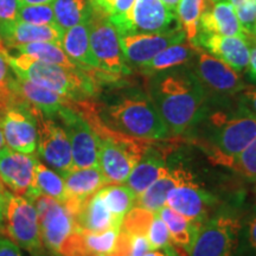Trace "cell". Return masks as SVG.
Listing matches in <instances>:
<instances>
[{
	"mask_svg": "<svg viewBox=\"0 0 256 256\" xmlns=\"http://www.w3.org/2000/svg\"><path fill=\"white\" fill-rule=\"evenodd\" d=\"M147 92L171 136L186 134L200 121L209 102L188 64L150 76Z\"/></svg>",
	"mask_w": 256,
	"mask_h": 256,
	"instance_id": "cell-1",
	"label": "cell"
},
{
	"mask_svg": "<svg viewBox=\"0 0 256 256\" xmlns=\"http://www.w3.org/2000/svg\"><path fill=\"white\" fill-rule=\"evenodd\" d=\"M214 164L229 168L256 138V115L238 102L235 107L210 108L186 133Z\"/></svg>",
	"mask_w": 256,
	"mask_h": 256,
	"instance_id": "cell-2",
	"label": "cell"
},
{
	"mask_svg": "<svg viewBox=\"0 0 256 256\" xmlns=\"http://www.w3.org/2000/svg\"><path fill=\"white\" fill-rule=\"evenodd\" d=\"M95 108L100 122L116 133L148 142L171 136L148 92L140 88L120 87Z\"/></svg>",
	"mask_w": 256,
	"mask_h": 256,
	"instance_id": "cell-3",
	"label": "cell"
},
{
	"mask_svg": "<svg viewBox=\"0 0 256 256\" xmlns=\"http://www.w3.org/2000/svg\"><path fill=\"white\" fill-rule=\"evenodd\" d=\"M6 60L19 78L30 80L74 101L92 100L98 92V82L87 70L42 62L22 54L12 56L8 52Z\"/></svg>",
	"mask_w": 256,
	"mask_h": 256,
	"instance_id": "cell-4",
	"label": "cell"
},
{
	"mask_svg": "<svg viewBox=\"0 0 256 256\" xmlns=\"http://www.w3.org/2000/svg\"><path fill=\"white\" fill-rule=\"evenodd\" d=\"M88 24L90 48L98 63V69L118 76L130 74L121 49L119 32L110 22V16L92 2Z\"/></svg>",
	"mask_w": 256,
	"mask_h": 256,
	"instance_id": "cell-5",
	"label": "cell"
},
{
	"mask_svg": "<svg viewBox=\"0 0 256 256\" xmlns=\"http://www.w3.org/2000/svg\"><path fill=\"white\" fill-rule=\"evenodd\" d=\"M241 217L235 211H217L202 224L190 256H238Z\"/></svg>",
	"mask_w": 256,
	"mask_h": 256,
	"instance_id": "cell-6",
	"label": "cell"
},
{
	"mask_svg": "<svg viewBox=\"0 0 256 256\" xmlns=\"http://www.w3.org/2000/svg\"><path fill=\"white\" fill-rule=\"evenodd\" d=\"M2 235L8 236L18 247L34 254H42L44 246L34 202L8 191Z\"/></svg>",
	"mask_w": 256,
	"mask_h": 256,
	"instance_id": "cell-7",
	"label": "cell"
},
{
	"mask_svg": "<svg viewBox=\"0 0 256 256\" xmlns=\"http://www.w3.org/2000/svg\"><path fill=\"white\" fill-rule=\"evenodd\" d=\"M37 112L20 96L17 101L0 107V127L10 148L34 154L37 148Z\"/></svg>",
	"mask_w": 256,
	"mask_h": 256,
	"instance_id": "cell-8",
	"label": "cell"
},
{
	"mask_svg": "<svg viewBox=\"0 0 256 256\" xmlns=\"http://www.w3.org/2000/svg\"><path fill=\"white\" fill-rule=\"evenodd\" d=\"M72 101L57 112L54 119L60 122L72 146L74 168L98 166V138L92 124Z\"/></svg>",
	"mask_w": 256,
	"mask_h": 256,
	"instance_id": "cell-9",
	"label": "cell"
},
{
	"mask_svg": "<svg viewBox=\"0 0 256 256\" xmlns=\"http://www.w3.org/2000/svg\"><path fill=\"white\" fill-rule=\"evenodd\" d=\"M188 66L206 89L208 96L211 92L220 100H224L247 88L238 72L198 46L196 55Z\"/></svg>",
	"mask_w": 256,
	"mask_h": 256,
	"instance_id": "cell-10",
	"label": "cell"
},
{
	"mask_svg": "<svg viewBox=\"0 0 256 256\" xmlns=\"http://www.w3.org/2000/svg\"><path fill=\"white\" fill-rule=\"evenodd\" d=\"M110 19L120 36H124L165 31L177 17L162 0H134L126 14L112 16Z\"/></svg>",
	"mask_w": 256,
	"mask_h": 256,
	"instance_id": "cell-11",
	"label": "cell"
},
{
	"mask_svg": "<svg viewBox=\"0 0 256 256\" xmlns=\"http://www.w3.org/2000/svg\"><path fill=\"white\" fill-rule=\"evenodd\" d=\"M34 204L38 214L43 246L54 256H60L63 243L75 232V220L62 203L51 197L40 194Z\"/></svg>",
	"mask_w": 256,
	"mask_h": 256,
	"instance_id": "cell-12",
	"label": "cell"
},
{
	"mask_svg": "<svg viewBox=\"0 0 256 256\" xmlns=\"http://www.w3.org/2000/svg\"><path fill=\"white\" fill-rule=\"evenodd\" d=\"M37 147L38 156L60 176L74 168L72 146L62 126L55 119L46 116L38 110Z\"/></svg>",
	"mask_w": 256,
	"mask_h": 256,
	"instance_id": "cell-13",
	"label": "cell"
},
{
	"mask_svg": "<svg viewBox=\"0 0 256 256\" xmlns=\"http://www.w3.org/2000/svg\"><path fill=\"white\" fill-rule=\"evenodd\" d=\"M186 40V34L180 26L168 28L165 31L153 34H134L120 36L121 49L128 66L139 69L144 64L150 62L160 51Z\"/></svg>",
	"mask_w": 256,
	"mask_h": 256,
	"instance_id": "cell-14",
	"label": "cell"
},
{
	"mask_svg": "<svg viewBox=\"0 0 256 256\" xmlns=\"http://www.w3.org/2000/svg\"><path fill=\"white\" fill-rule=\"evenodd\" d=\"M36 156L14 151L8 147L0 150V179L16 194L34 202L40 196L34 186Z\"/></svg>",
	"mask_w": 256,
	"mask_h": 256,
	"instance_id": "cell-15",
	"label": "cell"
},
{
	"mask_svg": "<svg viewBox=\"0 0 256 256\" xmlns=\"http://www.w3.org/2000/svg\"><path fill=\"white\" fill-rule=\"evenodd\" d=\"M216 203V197L194 180L172 188L166 198V206L200 224L209 218L211 208Z\"/></svg>",
	"mask_w": 256,
	"mask_h": 256,
	"instance_id": "cell-16",
	"label": "cell"
},
{
	"mask_svg": "<svg viewBox=\"0 0 256 256\" xmlns=\"http://www.w3.org/2000/svg\"><path fill=\"white\" fill-rule=\"evenodd\" d=\"M62 177L66 192V200L63 206L72 214L74 218L84 206L89 198L108 185L107 179L102 174L98 166L72 168Z\"/></svg>",
	"mask_w": 256,
	"mask_h": 256,
	"instance_id": "cell-17",
	"label": "cell"
},
{
	"mask_svg": "<svg viewBox=\"0 0 256 256\" xmlns=\"http://www.w3.org/2000/svg\"><path fill=\"white\" fill-rule=\"evenodd\" d=\"M194 44L223 60L236 72H243L248 68L250 48L247 38L198 34Z\"/></svg>",
	"mask_w": 256,
	"mask_h": 256,
	"instance_id": "cell-18",
	"label": "cell"
},
{
	"mask_svg": "<svg viewBox=\"0 0 256 256\" xmlns=\"http://www.w3.org/2000/svg\"><path fill=\"white\" fill-rule=\"evenodd\" d=\"M64 31L54 25H34L24 22H0V38L8 49L34 42H50L62 46Z\"/></svg>",
	"mask_w": 256,
	"mask_h": 256,
	"instance_id": "cell-19",
	"label": "cell"
},
{
	"mask_svg": "<svg viewBox=\"0 0 256 256\" xmlns=\"http://www.w3.org/2000/svg\"><path fill=\"white\" fill-rule=\"evenodd\" d=\"M168 152L164 148L148 146L142 159L138 162L126 180L127 186L134 191L138 197L145 192L156 179H159L168 171Z\"/></svg>",
	"mask_w": 256,
	"mask_h": 256,
	"instance_id": "cell-20",
	"label": "cell"
},
{
	"mask_svg": "<svg viewBox=\"0 0 256 256\" xmlns=\"http://www.w3.org/2000/svg\"><path fill=\"white\" fill-rule=\"evenodd\" d=\"M198 34L249 38L240 23L235 8L228 0L216 2L212 8L204 10L198 22Z\"/></svg>",
	"mask_w": 256,
	"mask_h": 256,
	"instance_id": "cell-21",
	"label": "cell"
},
{
	"mask_svg": "<svg viewBox=\"0 0 256 256\" xmlns=\"http://www.w3.org/2000/svg\"><path fill=\"white\" fill-rule=\"evenodd\" d=\"M194 180V176L182 165L171 166L164 174L136 198V204L144 209L156 212L166 204L168 192L178 185Z\"/></svg>",
	"mask_w": 256,
	"mask_h": 256,
	"instance_id": "cell-22",
	"label": "cell"
},
{
	"mask_svg": "<svg viewBox=\"0 0 256 256\" xmlns=\"http://www.w3.org/2000/svg\"><path fill=\"white\" fill-rule=\"evenodd\" d=\"M14 87L16 92L20 98H23L31 106L40 110L44 115L52 118V119L60 108L74 101L66 96L60 95L46 87H42L30 80L19 78L17 75H16Z\"/></svg>",
	"mask_w": 256,
	"mask_h": 256,
	"instance_id": "cell-23",
	"label": "cell"
},
{
	"mask_svg": "<svg viewBox=\"0 0 256 256\" xmlns=\"http://www.w3.org/2000/svg\"><path fill=\"white\" fill-rule=\"evenodd\" d=\"M62 49L83 70L98 69V63L90 48L88 20L64 31Z\"/></svg>",
	"mask_w": 256,
	"mask_h": 256,
	"instance_id": "cell-24",
	"label": "cell"
},
{
	"mask_svg": "<svg viewBox=\"0 0 256 256\" xmlns=\"http://www.w3.org/2000/svg\"><path fill=\"white\" fill-rule=\"evenodd\" d=\"M158 212L168 226L172 244L184 250L186 254H190L198 238L202 224L180 215L166 204L160 208Z\"/></svg>",
	"mask_w": 256,
	"mask_h": 256,
	"instance_id": "cell-25",
	"label": "cell"
},
{
	"mask_svg": "<svg viewBox=\"0 0 256 256\" xmlns=\"http://www.w3.org/2000/svg\"><path fill=\"white\" fill-rule=\"evenodd\" d=\"M197 46L188 40L180 43L172 44L160 51L158 55L140 66L139 72L145 76H152L165 70L177 68L180 66H188L196 55Z\"/></svg>",
	"mask_w": 256,
	"mask_h": 256,
	"instance_id": "cell-26",
	"label": "cell"
},
{
	"mask_svg": "<svg viewBox=\"0 0 256 256\" xmlns=\"http://www.w3.org/2000/svg\"><path fill=\"white\" fill-rule=\"evenodd\" d=\"M74 220L76 223V229L86 230L89 232H104L110 228H118L110 211L108 210L98 192L89 198Z\"/></svg>",
	"mask_w": 256,
	"mask_h": 256,
	"instance_id": "cell-27",
	"label": "cell"
},
{
	"mask_svg": "<svg viewBox=\"0 0 256 256\" xmlns=\"http://www.w3.org/2000/svg\"><path fill=\"white\" fill-rule=\"evenodd\" d=\"M98 194L110 211L115 226L121 228L124 216L136 206L138 196L130 186L122 184H108Z\"/></svg>",
	"mask_w": 256,
	"mask_h": 256,
	"instance_id": "cell-28",
	"label": "cell"
},
{
	"mask_svg": "<svg viewBox=\"0 0 256 256\" xmlns=\"http://www.w3.org/2000/svg\"><path fill=\"white\" fill-rule=\"evenodd\" d=\"M16 51L22 55L30 56L32 58L42 60V62L56 64V66H66L70 69H78L80 66L75 62L69 58L68 55L64 52L62 46L58 44L50 43V42H34L24 46H17ZM82 69V68H80Z\"/></svg>",
	"mask_w": 256,
	"mask_h": 256,
	"instance_id": "cell-29",
	"label": "cell"
},
{
	"mask_svg": "<svg viewBox=\"0 0 256 256\" xmlns=\"http://www.w3.org/2000/svg\"><path fill=\"white\" fill-rule=\"evenodd\" d=\"M51 5L56 24L63 31L88 20L92 11L90 0H55Z\"/></svg>",
	"mask_w": 256,
	"mask_h": 256,
	"instance_id": "cell-30",
	"label": "cell"
},
{
	"mask_svg": "<svg viewBox=\"0 0 256 256\" xmlns=\"http://www.w3.org/2000/svg\"><path fill=\"white\" fill-rule=\"evenodd\" d=\"M34 186L40 194L54 198L60 203L63 204L66 200V185L62 176L40 162L34 166Z\"/></svg>",
	"mask_w": 256,
	"mask_h": 256,
	"instance_id": "cell-31",
	"label": "cell"
},
{
	"mask_svg": "<svg viewBox=\"0 0 256 256\" xmlns=\"http://www.w3.org/2000/svg\"><path fill=\"white\" fill-rule=\"evenodd\" d=\"M208 2L210 0H180L178 4L176 17L179 22V26L186 34V40L191 43H194L197 37L198 22L206 8Z\"/></svg>",
	"mask_w": 256,
	"mask_h": 256,
	"instance_id": "cell-32",
	"label": "cell"
},
{
	"mask_svg": "<svg viewBox=\"0 0 256 256\" xmlns=\"http://www.w3.org/2000/svg\"><path fill=\"white\" fill-rule=\"evenodd\" d=\"M81 235L86 249L95 256H110L116 248L120 229L110 228L104 232H89L76 229Z\"/></svg>",
	"mask_w": 256,
	"mask_h": 256,
	"instance_id": "cell-33",
	"label": "cell"
},
{
	"mask_svg": "<svg viewBox=\"0 0 256 256\" xmlns=\"http://www.w3.org/2000/svg\"><path fill=\"white\" fill-rule=\"evenodd\" d=\"M238 256H256V206L241 218Z\"/></svg>",
	"mask_w": 256,
	"mask_h": 256,
	"instance_id": "cell-34",
	"label": "cell"
},
{
	"mask_svg": "<svg viewBox=\"0 0 256 256\" xmlns=\"http://www.w3.org/2000/svg\"><path fill=\"white\" fill-rule=\"evenodd\" d=\"M16 20L34 25H54V26L57 25L51 4L19 5Z\"/></svg>",
	"mask_w": 256,
	"mask_h": 256,
	"instance_id": "cell-35",
	"label": "cell"
},
{
	"mask_svg": "<svg viewBox=\"0 0 256 256\" xmlns=\"http://www.w3.org/2000/svg\"><path fill=\"white\" fill-rule=\"evenodd\" d=\"M154 212L136 206L124 216L121 224V232L128 235H146Z\"/></svg>",
	"mask_w": 256,
	"mask_h": 256,
	"instance_id": "cell-36",
	"label": "cell"
},
{
	"mask_svg": "<svg viewBox=\"0 0 256 256\" xmlns=\"http://www.w3.org/2000/svg\"><path fill=\"white\" fill-rule=\"evenodd\" d=\"M229 168L248 180L256 182V138L232 160Z\"/></svg>",
	"mask_w": 256,
	"mask_h": 256,
	"instance_id": "cell-37",
	"label": "cell"
},
{
	"mask_svg": "<svg viewBox=\"0 0 256 256\" xmlns=\"http://www.w3.org/2000/svg\"><path fill=\"white\" fill-rule=\"evenodd\" d=\"M6 55L8 52L5 55H0V107L12 104L19 98L14 87L16 74L12 75L14 70L10 66Z\"/></svg>",
	"mask_w": 256,
	"mask_h": 256,
	"instance_id": "cell-38",
	"label": "cell"
},
{
	"mask_svg": "<svg viewBox=\"0 0 256 256\" xmlns=\"http://www.w3.org/2000/svg\"><path fill=\"white\" fill-rule=\"evenodd\" d=\"M146 238L148 240L151 249L162 248L165 246L171 244L168 228L162 217H160L158 211L154 212L152 222L150 224L148 230H147Z\"/></svg>",
	"mask_w": 256,
	"mask_h": 256,
	"instance_id": "cell-39",
	"label": "cell"
},
{
	"mask_svg": "<svg viewBox=\"0 0 256 256\" xmlns=\"http://www.w3.org/2000/svg\"><path fill=\"white\" fill-rule=\"evenodd\" d=\"M235 11L247 36L252 37L256 25V0H244V2L236 8Z\"/></svg>",
	"mask_w": 256,
	"mask_h": 256,
	"instance_id": "cell-40",
	"label": "cell"
},
{
	"mask_svg": "<svg viewBox=\"0 0 256 256\" xmlns=\"http://www.w3.org/2000/svg\"><path fill=\"white\" fill-rule=\"evenodd\" d=\"M90 2L112 17V16L126 14L132 8L134 0H90Z\"/></svg>",
	"mask_w": 256,
	"mask_h": 256,
	"instance_id": "cell-41",
	"label": "cell"
},
{
	"mask_svg": "<svg viewBox=\"0 0 256 256\" xmlns=\"http://www.w3.org/2000/svg\"><path fill=\"white\" fill-rule=\"evenodd\" d=\"M128 238H130V256H144L147 252L151 250L146 235H128Z\"/></svg>",
	"mask_w": 256,
	"mask_h": 256,
	"instance_id": "cell-42",
	"label": "cell"
},
{
	"mask_svg": "<svg viewBox=\"0 0 256 256\" xmlns=\"http://www.w3.org/2000/svg\"><path fill=\"white\" fill-rule=\"evenodd\" d=\"M19 0H0V22H12L17 19Z\"/></svg>",
	"mask_w": 256,
	"mask_h": 256,
	"instance_id": "cell-43",
	"label": "cell"
},
{
	"mask_svg": "<svg viewBox=\"0 0 256 256\" xmlns=\"http://www.w3.org/2000/svg\"><path fill=\"white\" fill-rule=\"evenodd\" d=\"M238 104L256 115V89L246 88L238 94Z\"/></svg>",
	"mask_w": 256,
	"mask_h": 256,
	"instance_id": "cell-44",
	"label": "cell"
},
{
	"mask_svg": "<svg viewBox=\"0 0 256 256\" xmlns=\"http://www.w3.org/2000/svg\"><path fill=\"white\" fill-rule=\"evenodd\" d=\"M0 256H23L20 249L11 240L0 238Z\"/></svg>",
	"mask_w": 256,
	"mask_h": 256,
	"instance_id": "cell-45",
	"label": "cell"
},
{
	"mask_svg": "<svg viewBox=\"0 0 256 256\" xmlns=\"http://www.w3.org/2000/svg\"><path fill=\"white\" fill-rule=\"evenodd\" d=\"M144 256H180L178 254L177 249H176L174 246L168 244L162 248H158V249H151L146 252Z\"/></svg>",
	"mask_w": 256,
	"mask_h": 256,
	"instance_id": "cell-46",
	"label": "cell"
},
{
	"mask_svg": "<svg viewBox=\"0 0 256 256\" xmlns=\"http://www.w3.org/2000/svg\"><path fill=\"white\" fill-rule=\"evenodd\" d=\"M247 70L249 74V78H250L252 81L256 82V46H252L250 49V57H249Z\"/></svg>",
	"mask_w": 256,
	"mask_h": 256,
	"instance_id": "cell-47",
	"label": "cell"
},
{
	"mask_svg": "<svg viewBox=\"0 0 256 256\" xmlns=\"http://www.w3.org/2000/svg\"><path fill=\"white\" fill-rule=\"evenodd\" d=\"M6 194H8V190L0 191V234H2V228H4L6 211Z\"/></svg>",
	"mask_w": 256,
	"mask_h": 256,
	"instance_id": "cell-48",
	"label": "cell"
},
{
	"mask_svg": "<svg viewBox=\"0 0 256 256\" xmlns=\"http://www.w3.org/2000/svg\"><path fill=\"white\" fill-rule=\"evenodd\" d=\"M54 2L55 0H19V5H46Z\"/></svg>",
	"mask_w": 256,
	"mask_h": 256,
	"instance_id": "cell-49",
	"label": "cell"
},
{
	"mask_svg": "<svg viewBox=\"0 0 256 256\" xmlns=\"http://www.w3.org/2000/svg\"><path fill=\"white\" fill-rule=\"evenodd\" d=\"M162 2L166 5V8H168L170 11L174 12L176 14V11H177V8H178V4L180 0H162Z\"/></svg>",
	"mask_w": 256,
	"mask_h": 256,
	"instance_id": "cell-50",
	"label": "cell"
},
{
	"mask_svg": "<svg viewBox=\"0 0 256 256\" xmlns=\"http://www.w3.org/2000/svg\"><path fill=\"white\" fill-rule=\"evenodd\" d=\"M5 138H4V134H2V127H0V150H2L5 147Z\"/></svg>",
	"mask_w": 256,
	"mask_h": 256,
	"instance_id": "cell-51",
	"label": "cell"
},
{
	"mask_svg": "<svg viewBox=\"0 0 256 256\" xmlns=\"http://www.w3.org/2000/svg\"><path fill=\"white\" fill-rule=\"evenodd\" d=\"M6 52H8V50H6V48L4 46V44H2V38H0V55H5Z\"/></svg>",
	"mask_w": 256,
	"mask_h": 256,
	"instance_id": "cell-52",
	"label": "cell"
},
{
	"mask_svg": "<svg viewBox=\"0 0 256 256\" xmlns=\"http://www.w3.org/2000/svg\"><path fill=\"white\" fill-rule=\"evenodd\" d=\"M5 190H6V188L4 186V183H2V179H0V191H5Z\"/></svg>",
	"mask_w": 256,
	"mask_h": 256,
	"instance_id": "cell-53",
	"label": "cell"
},
{
	"mask_svg": "<svg viewBox=\"0 0 256 256\" xmlns=\"http://www.w3.org/2000/svg\"><path fill=\"white\" fill-rule=\"evenodd\" d=\"M252 36L255 37V40H256V25H255V28H254V34H252Z\"/></svg>",
	"mask_w": 256,
	"mask_h": 256,
	"instance_id": "cell-54",
	"label": "cell"
},
{
	"mask_svg": "<svg viewBox=\"0 0 256 256\" xmlns=\"http://www.w3.org/2000/svg\"><path fill=\"white\" fill-rule=\"evenodd\" d=\"M210 2H220V0H210Z\"/></svg>",
	"mask_w": 256,
	"mask_h": 256,
	"instance_id": "cell-55",
	"label": "cell"
},
{
	"mask_svg": "<svg viewBox=\"0 0 256 256\" xmlns=\"http://www.w3.org/2000/svg\"><path fill=\"white\" fill-rule=\"evenodd\" d=\"M37 256H46V255H43V254H38Z\"/></svg>",
	"mask_w": 256,
	"mask_h": 256,
	"instance_id": "cell-56",
	"label": "cell"
}]
</instances>
